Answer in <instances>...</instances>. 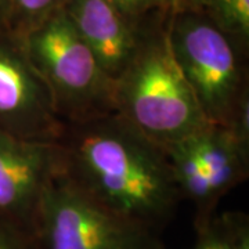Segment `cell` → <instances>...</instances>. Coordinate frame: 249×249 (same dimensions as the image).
Instances as JSON below:
<instances>
[{"label": "cell", "mask_w": 249, "mask_h": 249, "mask_svg": "<svg viewBox=\"0 0 249 249\" xmlns=\"http://www.w3.org/2000/svg\"><path fill=\"white\" fill-rule=\"evenodd\" d=\"M157 235L112 213L58 170L37 222L40 249H144Z\"/></svg>", "instance_id": "obj_6"}, {"label": "cell", "mask_w": 249, "mask_h": 249, "mask_svg": "<svg viewBox=\"0 0 249 249\" xmlns=\"http://www.w3.org/2000/svg\"><path fill=\"white\" fill-rule=\"evenodd\" d=\"M13 29L11 0H0V34Z\"/></svg>", "instance_id": "obj_15"}, {"label": "cell", "mask_w": 249, "mask_h": 249, "mask_svg": "<svg viewBox=\"0 0 249 249\" xmlns=\"http://www.w3.org/2000/svg\"><path fill=\"white\" fill-rule=\"evenodd\" d=\"M170 50L209 124L229 127L249 104L245 46L202 10H178L166 21Z\"/></svg>", "instance_id": "obj_3"}, {"label": "cell", "mask_w": 249, "mask_h": 249, "mask_svg": "<svg viewBox=\"0 0 249 249\" xmlns=\"http://www.w3.org/2000/svg\"><path fill=\"white\" fill-rule=\"evenodd\" d=\"M62 9L103 70L115 82L133 58L142 27L133 25L112 0H65Z\"/></svg>", "instance_id": "obj_9"}, {"label": "cell", "mask_w": 249, "mask_h": 249, "mask_svg": "<svg viewBox=\"0 0 249 249\" xmlns=\"http://www.w3.org/2000/svg\"><path fill=\"white\" fill-rule=\"evenodd\" d=\"M168 17L142 25L137 50L114 90L116 115L160 145L178 142L209 124L172 54Z\"/></svg>", "instance_id": "obj_2"}, {"label": "cell", "mask_w": 249, "mask_h": 249, "mask_svg": "<svg viewBox=\"0 0 249 249\" xmlns=\"http://www.w3.org/2000/svg\"><path fill=\"white\" fill-rule=\"evenodd\" d=\"M65 0H11L13 31L25 34L45 18L61 9Z\"/></svg>", "instance_id": "obj_12"}, {"label": "cell", "mask_w": 249, "mask_h": 249, "mask_svg": "<svg viewBox=\"0 0 249 249\" xmlns=\"http://www.w3.org/2000/svg\"><path fill=\"white\" fill-rule=\"evenodd\" d=\"M194 227L196 242L190 249H249V217L244 212L213 213Z\"/></svg>", "instance_id": "obj_10"}, {"label": "cell", "mask_w": 249, "mask_h": 249, "mask_svg": "<svg viewBox=\"0 0 249 249\" xmlns=\"http://www.w3.org/2000/svg\"><path fill=\"white\" fill-rule=\"evenodd\" d=\"M162 147L178 196L194 205V226L216 213L223 196L248 178L249 147L222 124H208Z\"/></svg>", "instance_id": "obj_5"}, {"label": "cell", "mask_w": 249, "mask_h": 249, "mask_svg": "<svg viewBox=\"0 0 249 249\" xmlns=\"http://www.w3.org/2000/svg\"><path fill=\"white\" fill-rule=\"evenodd\" d=\"M206 0H172L170 14L178 10H202L205 11Z\"/></svg>", "instance_id": "obj_16"}, {"label": "cell", "mask_w": 249, "mask_h": 249, "mask_svg": "<svg viewBox=\"0 0 249 249\" xmlns=\"http://www.w3.org/2000/svg\"><path fill=\"white\" fill-rule=\"evenodd\" d=\"M0 249H40L35 235L0 216Z\"/></svg>", "instance_id": "obj_14"}, {"label": "cell", "mask_w": 249, "mask_h": 249, "mask_svg": "<svg viewBox=\"0 0 249 249\" xmlns=\"http://www.w3.org/2000/svg\"><path fill=\"white\" fill-rule=\"evenodd\" d=\"M205 13L245 46L249 43V0H206Z\"/></svg>", "instance_id": "obj_11"}, {"label": "cell", "mask_w": 249, "mask_h": 249, "mask_svg": "<svg viewBox=\"0 0 249 249\" xmlns=\"http://www.w3.org/2000/svg\"><path fill=\"white\" fill-rule=\"evenodd\" d=\"M58 170L55 142L24 140L0 130V216L37 238L40 206Z\"/></svg>", "instance_id": "obj_8"}, {"label": "cell", "mask_w": 249, "mask_h": 249, "mask_svg": "<svg viewBox=\"0 0 249 249\" xmlns=\"http://www.w3.org/2000/svg\"><path fill=\"white\" fill-rule=\"evenodd\" d=\"M144 249H166L162 244H160V241H158V238L155 237V238H152L148 244H147V247Z\"/></svg>", "instance_id": "obj_17"}, {"label": "cell", "mask_w": 249, "mask_h": 249, "mask_svg": "<svg viewBox=\"0 0 249 249\" xmlns=\"http://www.w3.org/2000/svg\"><path fill=\"white\" fill-rule=\"evenodd\" d=\"M133 25L140 28L155 18L170 14L172 0H112Z\"/></svg>", "instance_id": "obj_13"}, {"label": "cell", "mask_w": 249, "mask_h": 249, "mask_svg": "<svg viewBox=\"0 0 249 249\" xmlns=\"http://www.w3.org/2000/svg\"><path fill=\"white\" fill-rule=\"evenodd\" d=\"M22 39L64 124L116 114L115 82L103 70L62 7L22 34Z\"/></svg>", "instance_id": "obj_4"}, {"label": "cell", "mask_w": 249, "mask_h": 249, "mask_svg": "<svg viewBox=\"0 0 249 249\" xmlns=\"http://www.w3.org/2000/svg\"><path fill=\"white\" fill-rule=\"evenodd\" d=\"M62 121L50 90L28 57L22 35L0 34V130L24 140L55 142Z\"/></svg>", "instance_id": "obj_7"}, {"label": "cell", "mask_w": 249, "mask_h": 249, "mask_svg": "<svg viewBox=\"0 0 249 249\" xmlns=\"http://www.w3.org/2000/svg\"><path fill=\"white\" fill-rule=\"evenodd\" d=\"M55 144L60 172L112 213L155 235L173 217L181 198L163 147L119 115L65 124Z\"/></svg>", "instance_id": "obj_1"}]
</instances>
